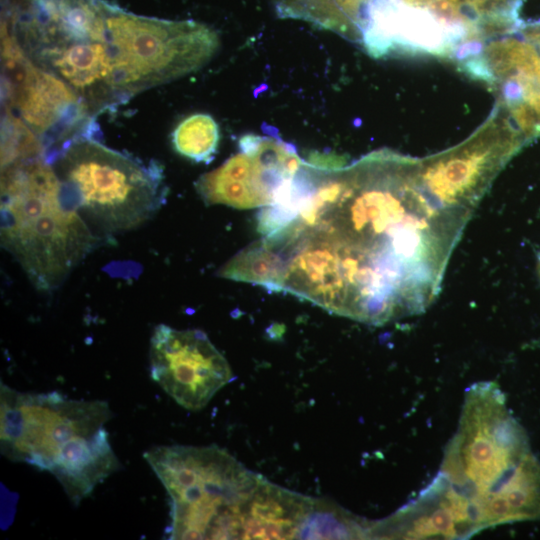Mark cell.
Segmentation results:
<instances>
[{"label": "cell", "instance_id": "6da1fadb", "mask_svg": "<svg viewBox=\"0 0 540 540\" xmlns=\"http://www.w3.org/2000/svg\"><path fill=\"white\" fill-rule=\"evenodd\" d=\"M471 215L426 191L420 158L380 149L345 165L316 153L258 213L262 238L220 272L380 326L434 302Z\"/></svg>", "mask_w": 540, "mask_h": 540}, {"label": "cell", "instance_id": "7a4b0ae2", "mask_svg": "<svg viewBox=\"0 0 540 540\" xmlns=\"http://www.w3.org/2000/svg\"><path fill=\"white\" fill-rule=\"evenodd\" d=\"M112 417L105 401L24 393L1 383V453L51 473L78 505L120 468L105 428Z\"/></svg>", "mask_w": 540, "mask_h": 540}, {"label": "cell", "instance_id": "3957f363", "mask_svg": "<svg viewBox=\"0 0 540 540\" xmlns=\"http://www.w3.org/2000/svg\"><path fill=\"white\" fill-rule=\"evenodd\" d=\"M97 244L44 157L2 167L1 245L39 290L58 288Z\"/></svg>", "mask_w": 540, "mask_h": 540}, {"label": "cell", "instance_id": "277c9868", "mask_svg": "<svg viewBox=\"0 0 540 540\" xmlns=\"http://www.w3.org/2000/svg\"><path fill=\"white\" fill-rule=\"evenodd\" d=\"M170 500L169 539H248L268 480L215 446H158L144 453Z\"/></svg>", "mask_w": 540, "mask_h": 540}, {"label": "cell", "instance_id": "5b68a950", "mask_svg": "<svg viewBox=\"0 0 540 540\" xmlns=\"http://www.w3.org/2000/svg\"><path fill=\"white\" fill-rule=\"evenodd\" d=\"M51 165L62 183L65 202L103 233L140 226L157 213L167 196L157 162L147 165L94 136L71 142Z\"/></svg>", "mask_w": 540, "mask_h": 540}, {"label": "cell", "instance_id": "8992f818", "mask_svg": "<svg viewBox=\"0 0 540 540\" xmlns=\"http://www.w3.org/2000/svg\"><path fill=\"white\" fill-rule=\"evenodd\" d=\"M105 36L124 101L205 66L219 49L217 33L192 20L129 13L104 0Z\"/></svg>", "mask_w": 540, "mask_h": 540}, {"label": "cell", "instance_id": "52a82bcc", "mask_svg": "<svg viewBox=\"0 0 540 540\" xmlns=\"http://www.w3.org/2000/svg\"><path fill=\"white\" fill-rule=\"evenodd\" d=\"M530 451L525 431L493 382L465 392L459 425L448 442L439 475L469 499L479 520L485 501Z\"/></svg>", "mask_w": 540, "mask_h": 540}, {"label": "cell", "instance_id": "ba28073f", "mask_svg": "<svg viewBox=\"0 0 540 540\" xmlns=\"http://www.w3.org/2000/svg\"><path fill=\"white\" fill-rule=\"evenodd\" d=\"M2 102L39 139L48 163L71 142L94 136L92 113L59 76L36 65L1 28Z\"/></svg>", "mask_w": 540, "mask_h": 540}, {"label": "cell", "instance_id": "9c48e42d", "mask_svg": "<svg viewBox=\"0 0 540 540\" xmlns=\"http://www.w3.org/2000/svg\"><path fill=\"white\" fill-rule=\"evenodd\" d=\"M527 142L497 102L488 119L466 140L420 159L421 181L439 203L473 213L498 173Z\"/></svg>", "mask_w": 540, "mask_h": 540}, {"label": "cell", "instance_id": "30bf717a", "mask_svg": "<svg viewBox=\"0 0 540 540\" xmlns=\"http://www.w3.org/2000/svg\"><path fill=\"white\" fill-rule=\"evenodd\" d=\"M238 145V153L196 180V192L206 205L251 209L273 204L303 159L276 132L244 135Z\"/></svg>", "mask_w": 540, "mask_h": 540}, {"label": "cell", "instance_id": "8fae6325", "mask_svg": "<svg viewBox=\"0 0 540 540\" xmlns=\"http://www.w3.org/2000/svg\"><path fill=\"white\" fill-rule=\"evenodd\" d=\"M149 359L151 378L188 410L205 407L234 379L225 357L198 329L157 325L150 339Z\"/></svg>", "mask_w": 540, "mask_h": 540}, {"label": "cell", "instance_id": "7c38bea8", "mask_svg": "<svg viewBox=\"0 0 540 540\" xmlns=\"http://www.w3.org/2000/svg\"><path fill=\"white\" fill-rule=\"evenodd\" d=\"M531 520H540V461L530 450L487 499L481 522L488 529Z\"/></svg>", "mask_w": 540, "mask_h": 540}, {"label": "cell", "instance_id": "4fadbf2b", "mask_svg": "<svg viewBox=\"0 0 540 540\" xmlns=\"http://www.w3.org/2000/svg\"><path fill=\"white\" fill-rule=\"evenodd\" d=\"M280 18L298 19L361 44L368 0H271Z\"/></svg>", "mask_w": 540, "mask_h": 540}, {"label": "cell", "instance_id": "5bb4252c", "mask_svg": "<svg viewBox=\"0 0 540 540\" xmlns=\"http://www.w3.org/2000/svg\"><path fill=\"white\" fill-rule=\"evenodd\" d=\"M220 129L215 119L206 113L184 118L172 133L174 150L197 163L209 164L218 150Z\"/></svg>", "mask_w": 540, "mask_h": 540}, {"label": "cell", "instance_id": "9a60e30c", "mask_svg": "<svg viewBox=\"0 0 540 540\" xmlns=\"http://www.w3.org/2000/svg\"><path fill=\"white\" fill-rule=\"evenodd\" d=\"M397 1H399L401 4H403V5H405V6L409 7V8H412V9H415V10H418V11H424V12L428 13L429 15H431L429 13L430 8L433 5H435L436 3H438L439 1H442V0H397ZM449 1L455 3L461 9V11L464 14V16L466 17V19L470 22V19L468 17L467 11H466L464 0H449Z\"/></svg>", "mask_w": 540, "mask_h": 540}, {"label": "cell", "instance_id": "2e32d148", "mask_svg": "<svg viewBox=\"0 0 540 540\" xmlns=\"http://www.w3.org/2000/svg\"><path fill=\"white\" fill-rule=\"evenodd\" d=\"M537 267H538V274H539V277H540V257L538 259V266Z\"/></svg>", "mask_w": 540, "mask_h": 540}]
</instances>
